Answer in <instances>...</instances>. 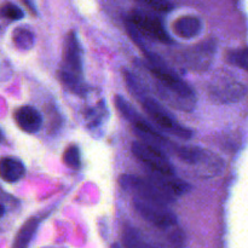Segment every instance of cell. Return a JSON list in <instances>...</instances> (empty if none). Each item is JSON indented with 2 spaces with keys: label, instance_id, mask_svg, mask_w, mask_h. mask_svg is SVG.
<instances>
[{
  "label": "cell",
  "instance_id": "cell-17",
  "mask_svg": "<svg viewBox=\"0 0 248 248\" xmlns=\"http://www.w3.org/2000/svg\"><path fill=\"white\" fill-rule=\"evenodd\" d=\"M0 17L10 19V21H18L24 17V12L17 5L12 2H5L0 6Z\"/></svg>",
  "mask_w": 248,
  "mask_h": 248
},
{
  "label": "cell",
  "instance_id": "cell-12",
  "mask_svg": "<svg viewBox=\"0 0 248 248\" xmlns=\"http://www.w3.org/2000/svg\"><path fill=\"white\" fill-rule=\"evenodd\" d=\"M123 245L125 248H161L159 245L150 242L140 230L126 225L123 230Z\"/></svg>",
  "mask_w": 248,
  "mask_h": 248
},
{
  "label": "cell",
  "instance_id": "cell-21",
  "mask_svg": "<svg viewBox=\"0 0 248 248\" xmlns=\"http://www.w3.org/2000/svg\"><path fill=\"white\" fill-rule=\"evenodd\" d=\"M22 1H23V2H24V5H26V6L28 7V9L31 10V11L33 12L34 15H35V9H34L33 2H31V0H22Z\"/></svg>",
  "mask_w": 248,
  "mask_h": 248
},
{
  "label": "cell",
  "instance_id": "cell-7",
  "mask_svg": "<svg viewBox=\"0 0 248 248\" xmlns=\"http://www.w3.org/2000/svg\"><path fill=\"white\" fill-rule=\"evenodd\" d=\"M82 51L80 41L74 31H69L64 41V52H63V72L82 78L84 63H82Z\"/></svg>",
  "mask_w": 248,
  "mask_h": 248
},
{
  "label": "cell",
  "instance_id": "cell-10",
  "mask_svg": "<svg viewBox=\"0 0 248 248\" xmlns=\"http://www.w3.org/2000/svg\"><path fill=\"white\" fill-rule=\"evenodd\" d=\"M172 29L179 38L193 39L202 31V22L196 16H182L173 22Z\"/></svg>",
  "mask_w": 248,
  "mask_h": 248
},
{
  "label": "cell",
  "instance_id": "cell-11",
  "mask_svg": "<svg viewBox=\"0 0 248 248\" xmlns=\"http://www.w3.org/2000/svg\"><path fill=\"white\" fill-rule=\"evenodd\" d=\"M26 174V167L21 160L12 156L0 159V178L7 183H16Z\"/></svg>",
  "mask_w": 248,
  "mask_h": 248
},
{
  "label": "cell",
  "instance_id": "cell-16",
  "mask_svg": "<svg viewBox=\"0 0 248 248\" xmlns=\"http://www.w3.org/2000/svg\"><path fill=\"white\" fill-rule=\"evenodd\" d=\"M63 161H64V164L67 165L69 169L79 170L80 167H81V153H80L79 147L75 144L69 145V147L64 150Z\"/></svg>",
  "mask_w": 248,
  "mask_h": 248
},
{
  "label": "cell",
  "instance_id": "cell-13",
  "mask_svg": "<svg viewBox=\"0 0 248 248\" xmlns=\"http://www.w3.org/2000/svg\"><path fill=\"white\" fill-rule=\"evenodd\" d=\"M245 93H246V89L244 85L237 81L224 82L215 91V96L225 103L240 101L245 96Z\"/></svg>",
  "mask_w": 248,
  "mask_h": 248
},
{
  "label": "cell",
  "instance_id": "cell-15",
  "mask_svg": "<svg viewBox=\"0 0 248 248\" xmlns=\"http://www.w3.org/2000/svg\"><path fill=\"white\" fill-rule=\"evenodd\" d=\"M12 41L18 50L28 51L35 44V35L31 29L26 27H18L12 33Z\"/></svg>",
  "mask_w": 248,
  "mask_h": 248
},
{
  "label": "cell",
  "instance_id": "cell-3",
  "mask_svg": "<svg viewBox=\"0 0 248 248\" xmlns=\"http://www.w3.org/2000/svg\"><path fill=\"white\" fill-rule=\"evenodd\" d=\"M119 184L124 190L132 194L135 196L133 199H138V200L149 201V202L165 206L176 200V198L161 190L149 178L143 179L137 176H132V174H123L119 178Z\"/></svg>",
  "mask_w": 248,
  "mask_h": 248
},
{
  "label": "cell",
  "instance_id": "cell-22",
  "mask_svg": "<svg viewBox=\"0 0 248 248\" xmlns=\"http://www.w3.org/2000/svg\"><path fill=\"white\" fill-rule=\"evenodd\" d=\"M4 212H5V208H4V206H2V205H0V217H2V216H4Z\"/></svg>",
  "mask_w": 248,
  "mask_h": 248
},
{
  "label": "cell",
  "instance_id": "cell-6",
  "mask_svg": "<svg viewBox=\"0 0 248 248\" xmlns=\"http://www.w3.org/2000/svg\"><path fill=\"white\" fill-rule=\"evenodd\" d=\"M128 23L132 24L140 35H147L162 44H171L172 39L157 17L147 12L135 10L128 16Z\"/></svg>",
  "mask_w": 248,
  "mask_h": 248
},
{
  "label": "cell",
  "instance_id": "cell-5",
  "mask_svg": "<svg viewBox=\"0 0 248 248\" xmlns=\"http://www.w3.org/2000/svg\"><path fill=\"white\" fill-rule=\"evenodd\" d=\"M133 206L140 217L159 229H172L177 227V216L167 206L138 199H133Z\"/></svg>",
  "mask_w": 248,
  "mask_h": 248
},
{
  "label": "cell",
  "instance_id": "cell-19",
  "mask_svg": "<svg viewBox=\"0 0 248 248\" xmlns=\"http://www.w3.org/2000/svg\"><path fill=\"white\" fill-rule=\"evenodd\" d=\"M167 242L171 248H184L186 242V234L179 228H172V232H170L169 236H167Z\"/></svg>",
  "mask_w": 248,
  "mask_h": 248
},
{
  "label": "cell",
  "instance_id": "cell-14",
  "mask_svg": "<svg viewBox=\"0 0 248 248\" xmlns=\"http://www.w3.org/2000/svg\"><path fill=\"white\" fill-rule=\"evenodd\" d=\"M38 218L33 217L31 218V219L27 220V222L22 225L19 232H17L16 239H15L14 245H12V248H28L34 234H35L36 229H38Z\"/></svg>",
  "mask_w": 248,
  "mask_h": 248
},
{
  "label": "cell",
  "instance_id": "cell-18",
  "mask_svg": "<svg viewBox=\"0 0 248 248\" xmlns=\"http://www.w3.org/2000/svg\"><path fill=\"white\" fill-rule=\"evenodd\" d=\"M230 63L237 65L239 68L247 70L248 72V47L241 48V50L232 51L229 53V57H228Z\"/></svg>",
  "mask_w": 248,
  "mask_h": 248
},
{
  "label": "cell",
  "instance_id": "cell-9",
  "mask_svg": "<svg viewBox=\"0 0 248 248\" xmlns=\"http://www.w3.org/2000/svg\"><path fill=\"white\" fill-rule=\"evenodd\" d=\"M148 178H149L152 182H154V183L156 184L161 190H164L165 193L170 194V195H172L173 198L186 195L191 188L186 182L182 181V179H178V178H174L173 176H164V174L150 172Z\"/></svg>",
  "mask_w": 248,
  "mask_h": 248
},
{
  "label": "cell",
  "instance_id": "cell-1",
  "mask_svg": "<svg viewBox=\"0 0 248 248\" xmlns=\"http://www.w3.org/2000/svg\"><path fill=\"white\" fill-rule=\"evenodd\" d=\"M126 81H127L128 89L137 97L145 113L149 115V118L157 126H160L164 130L169 131V132L174 133V135L183 138V140L191 138V136H193L191 135V131L188 130L186 127H183L182 125H179L178 121L174 119V116L157 99H155L154 97H150L142 93V89H140V84L128 73H126Z\"/></svg>",
  "mask_w": 248,
  "mask_h": 248
},
{
  "label": "cell",
  "instance_id": "cell-4",
  "mask_svg": "<svg viewBox=\"0 0 248 248\" xmlns=\"http://www.w3.org/2000/svg\"><path fill=\"white\" fill-rule=\"evenodd\" d=\"M132 153L136 159L144 164L150 172L164 174V176L174 174L173 165L159 148L144 142H135L132 144Z\"/></svg>",
  "mask_w": 248,
  "mask_h": 248
},
{
  "label": "cell",
  "instance_id": "cell-23",
  "mask_svg": "<svg viewBox=\"0 0 248 248\" xmlns=\"http://www.w3.org/2000/svg\"><path fill=\"white\" fill-rule=\"evenodd\" d=\"M0 140H1V130H0Z\"/></svg>",
  "mask_w": 248,
  "mask_h": 248
},
{
  "label": "cell",
  "instance_id": "cell-8",
  "mask_svg": "<svg viewBox=\"0 0 248 248\" xmlns=\"http://www.w3.org/2000/svg\"><path fill=\"white\" fill-rule=\"evenodd\" d=\"M15 121L22 131L27 133H36L43 125V116L31 106L19 107L15 111Z\"/></svg>",
  "mask_w": 248,
  "mask_h": 248
},
{
  "label": "cell",
  "instance_id": "cell-20",
  "mask_svg": "<svg viewBox=\"0 0 248 248\" xmlns=\"http://www.w3.org/2000/svg\"><path fill=\"white\" fill-rule=\"evenodd\" d=\"M140 1L144 2L153 10L159 12H169L173 9V5L171 4L170 0H140Z\"/></svg>",
  "mask_w": 248,
  "mask_h": 248
},
{
  "label": "cell",
  "instance_id": "cell-2",
  "mask_svg": "<svg viewBox=\"0 0 248 248\" xmlns=\"http://www.w3.org/2000/svg\"><path fill=\"white\" fill-rule=\"evenodd\" d=\"M144 53L148 60V69L152 73L153 77L157 80V82L161 85L165 92L167 94H174V97L181 99L184 109H186V106L193 108L194 101H195L193 89L183 79H181L173 70L170 69L159 56L148 52V51Z\"/></svg>",
  "mask_w": 248,
  "mask_h": 248
}]
</instances>
